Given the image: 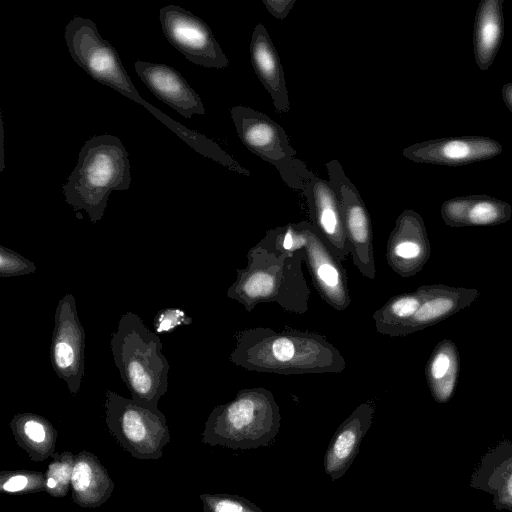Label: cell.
<instances>
[{
    "label": "cell",
    "instance_id": "1",
    "mask_svg": "<svg viewBox=\"0 0 512 512\" xmlns=\"http://www.w3.org/2000/svg\"><path fill=\"white\" fill-rule=\"evenodd\" d=\"M229 361L248 371L280 375L338 374L346 368L340 351L324 336L290 328L238 331Z\"/></svg>",
    "mask_w": 512,
    "mask_h": 512
},
{
    "label": "cell",
    "instance_id": "2",
    "mask_svg": "<svg viewBox=\"0 0 512 512\" xmlns=\"http://www.w3.org/2000/svg\"><path fill=\"white\" fill-rule=\"evenodd\" d=\"M303 250L283 251L259 241L248 250L247 265L236 270L227 296L251 312L259 303H276L283 310L305 314L310 288L302 270Z\"/></svg>",
    "mask_w": 512,
    "mask_h": 512
},
{
    "label": "cell",
    "instance_id": "3",
    "mask_svg": "<svg viewBox=\"0 0 512 512\" xmlns=\"http://www.w3.org/2000/svg\"><path fill=\"white\" fill-rule=\"evenodd\" d=\"M131 183L128 152L113 135L93 136L79 152L78 162L63 185L65 201L74 211L84 210L92 223L100 221L113 191Z\"/></svg>",
    "mask_w": 512,
    "mask_h": 512
},
{
    "label": "cell",
    "instance_id": "4",
    "mask_svg": "<svg viewBox=\"0 0 512 512\" xmlns=\"http://www.w3.org/2000/svg\"><path fill=\"white\" fill-rule=\"evenodd\" d=\"M110 347L120 377L131 398L142 404L158 407L168 390L170 365L162 353L160 336L150 330L142 318L124 313L111 334Z\"/></svg>",
    "mask_w": 512,
    "mask_h": 512
},
{
    "label": "cell",
    "instance_id": "5",
    "mask_svg": "<svg viewBox=\"0 0 512 512\" xmlns=\"http://www.w3.org/2000/svg\"><path fill=\"white\" fill-rule=\"evenodd\" d=\"M280 422V409L270 390L243 388L234 399L212 410L203 442L232 449H256L274 441Z\"/></svg>",
    "mask_w": 512,
    "mask_h": 512
},
{
    "label": "cell",
    "instance_id": "6",
    "mask_svg": "<svg viewBox=\"0 0 512 512\" xmlns=\"http://www.w3.org/2000/svg\"><path fill=\"white\" fill-rule=\"evenodd\" d=\"M261 241L283 251L303 250L313 285L322 300L337 311L349 307L351 296L346 271L311 222L270 229Z\"/></svg>",
    "mask_w": 512,
    "mask_h": 512
},
{
    "label": "cell",
    "instance_id": "7",
    "mask_svg": "<svg viewBox=\"0 0 512 512\" xmlns=\"http://www.w3.org/2000/svg\"><path fill=\"white\" fill-rule=\"evenodd\" d=\"M230 114L244 146L272 164L290 188L303 191L313 173L304 162L295 158L296 150L284 128L263 112L250 107L234 106Z\"/></svg>",
    "mask_w": 512,
    "mask_h": 512
},
{
    "label": "cell",
    "instance_id": "8",
    "mask_svg": "<svg viewBox=\"0 0 512 512\" xmlns=\"http://www.w3.org/2000/svg\"><path fill=\"white\" fill-rule=\"evenodd\" d=\"M105 419L119 443L138 458H158L169 442L166 418L158 407L106 391Z\"/></svg>",
    "mask_w": 512,
    "mask_h": 512
},
{
    "label": "cell",
    "instance_id": "9",
    "mask_svg": "<svg viewBox=\"0 0 512 512\" xmlns=\"http://www.w3.org/2000/svg\"><path fill=\"white\" fill-rule=\"evenodd\" d=\"M64 39L72 59L88 75L125 97L141 102L117 51L101 37L91 19L74 16L65 27Z\"/></svg>",
    "mask_w": 512,
    "mask_h": 512
},
{
    "label": "cell",
    "instance_id": "10",
    "mask_svg": "<svg viewBox=\"0 0 512 512\" xmlns=\"http://www.w3.org/2000/svg\"><path fill=\"white\" fill-rule=\"evenodd\" d=\"M325 167L328 181L339 202L352 262L364 277L373 280L376 268L370 214L359 191L346 176L340 162L332 159L325 164Z\"/></svg>",
    "mask_w": 512,
    "mask_h": 512
},
{
    "label": "cell",
    "instance_id": "11",
    "mask_svg": "<svg viewBox=\"0 0 512 512\" xmlns=\"http://www.w3.org/2000/svg\"><path fill=\"white\" fill-rule=\"evenodd\" d=\"M159 19L169 43L190 62L206 68H226L229 60L209 26L177 5L160 9Z\"/></svg>",
    "mask_w": 512,
    "mask_h": 512
},
{
    "label": "cell",
    "instance_id": "12",
    "mask_svg": "<svg viewBox=\"0 0 512 512\" xmlns=\"http://www.w3.org/2000/svg\"><path fill=\"white\" fill-rule=\"evenodd\" d=\"M85 331L80 322L73 294L58 302L50 345L51 365L72 394H77L84 375Z\"/></svg>",
    "mask_w": 512,
    "mask_h": 512
},
{
    "label": "cell",
    "instance_id": "13",
    "mask_svg": "<svg viewBox=\"0 0 512 512\" xmlns=\"http://www.w3.org/2000/svg\"><path fill=\"white\" fill-rule=\"evenodd\" d=\"M500 142L486 136L448 137L412 144L402 155L415 163L462 166L501 154Z\"/></svg>",
    "mask_w": 512,
    "mask_h": 512
},
{
    "label": "cell",
    "instance_id": "14",
    "mask_svg": "<svg viewBox=\"0 0 512 512\" xmlns=\"http://www.w3.org/2000/svg\"><path fill=\"white\" fill-rule=\"evenodd\" d=\"M431 254L424 220L419 213L405 209L396 219L386 247L389 267L401 277L422 270Z\"/></svg>",
    "mask_w": 512,
    "mask_h": 512
},
{
    "label": "cell",
    "instance_id": "15",
    "mask_svg": "<svg viewBox=\"0 0 512 512\" xmlns=\"http://www.w3.org/2000/svg\"><path fill=\"white\" fill-rule=\"evenodd\" d=\"M303 194L306 197L310 222L321 238L342 262L349 253L337 196L329 181L312 174Z\"/></svg>",
    "mask_w": 512,
    "mask_h": 512
},
{
    "label": "cell",
    "instance_id": "16",
    "mask_svg": "<svg viewBox=\"0 0 512 512\" xmlns=\"http://www.w3.org/2000/svg\"><path fill=\"white\" fill-rule=\"evenodd\" d=\"M134 68L149 90L184 118L205 114L200 96L174 68L141 60L135 62Z\"/></svg>",
    "mask_w": 512,
    "mask_h": 512
},
{
    "label": "cell",
    "instance_id": "17",
    "mask_svg": "<svg viewBox=\"0 0 512 512\" xmlns=\"http://www.w3.org/2000/svg\"><path fill=\"white\" fill-rule=\"evenodd\" d=\"M422 302L417 312L398 327L392 337H402L452 316L479 296L477 289L449 287L443 284L421 285Z\"/></svg>",
    "mask_w": 512,
    "mask_h": 512
},
{
    "label": "cell",
    "instance_id": "18",
    "mask_svg": "<svg viewBox=\"0 0 512 512\" xmlns=\"http://www.w3.org/2000/svg\"><path fill=\"white\" fill-rule=\"evenodd\" d=\"M375 405L360 404L339 426L325 455L324 469L332 480L339 479L356 457L360 443L370 428Z\"/></svg>",
    "mask_w": 512,
    "mask_h": 512
},
{
    "label": "cell",
    "instance_id": "19",
    "mask_svg": "<svg viewBox=\"0 0 512 512\" xmlns=\"http://www.w3.org/2000/svg\"><path fill=\"white\" fill-rule=\"evenodd\" d=\"M249 50L252 67L271 96L276 111L288 112L290 102L284 70L271 37L261 23L257 24L253 30Z\"/></svg>",
    "mask_w": 512,
    "mask_h": 512
},
{
    "label": "cell",
    "instance_id": "20",
    "mask_svg": "<svg viewBox=\"0 0 512 512\" xmlns=\"http://www.w3.org/2000/svg\"><path fill=\"white\" fill-rule=\"evenodd\" d=\"M440 214L445 224L454 228L495 226L511 219L512 207L488 195H468L444 201Z\"/></svg>",
    "mask_w": 512,
    "mask_h": 512
},
{
    "label": "cell",
    "instance_id": "21",
    "mask_svg": "<svg viewBox=\"0 0 512 512\" xmlns=\"http://www.w3.org/2000/svg\"><path fill=\"white\" fill-rule=\"evenodd\" d=\"M503 0H482L475 14L473 51L478 68L493 64L503 38Z\"/></svg>",
    "mask_w": 512,
    "mask_h": 512
},
{
    "label": "cell",
    "instance_id": "22",
    "mask_svg": "<svg viewBox=\"0 0 512 512\" xmlns=\"http://www.w3.org/2000/svg\"><path fill=\"white\" fill-rule=\"evenodd\" d=\"M459 374V353L450 340L439 342L427 361L425 375L433 398L445 403L453 395Z\"/></svg>",
    "mask_w": 512,
    "mask_h": 512
},
{
    "label": "cell",
    "instance_id": "23",
    "mask_svg": "<svg viewBox=\"0 0 512 512\" xmlns=\"http://www.w3.org/2000/svg\"><path fill=\"white\" fill-rule=\"evenodd\" d=\"M422 302L420 287L415 292L390 298L372 315L378 333L392 337L395 330L417 312Z\"/></svg>",
    "mask_w": 512,
    "mask_h": 512
},
{
    "label": "cell",
    "instance_id": "24",
    "mask_svg": "<svg viewBox=\"0 0 512 512\" xmlns=\"http://www.w3.org/2000/svg\"><path fill=\"white\" fill-rule=\"evenodd\" d=\"M11 428L16 439L28 447L41 445L48 447L55 435V431L47 420L29 413L15 415Z\"/></svg>",
    "mask_w": 512,
    "mask_h": 512
},
{
    "label": "cell",
    "instance_id": "25",
    "mask_svg": "<svg viewBox=\"0 0 512 512\" xmlns=\"http://www.w3.org/2000/svg\"><path fill=\"white\" fill-rule=\"evenodd\" d=\"M104 480V473L87 458L79 460L73 467L72 488L81 503H96V494L101 497L97 490H103Z\"/></svg>",
    "mask_w": 512,
    "mask_h": 512
},
{
    "label": "cell",
    "instance_id": "26",
    "mask_svg": "<svg viewBox=\"0 0 512 512\" xmlns=\"http://www.w3.org/2000/svg\"><path fill=\"white\" fill-rule=\"evenodd\" d=\"M205 512H262L248 500L234 495H202Z\"/></svg>",
    "mask_w": 512,
    "mask_h": 512
},
{
    "label": "cell",
    "instance_id": "27",
    "mask_svg": "<svg viewBox=\"0 0 512 512\" xmlns=\"http://www.w3.org/2000/svg\"><path fill=\"white\" fill-rule=\"evenodd\" d=\"M35 264L10 248L0 246V276L13 277L31 274Z\"/></svg>",
    "mask_w": 512,
    "mask_h": 512
},
{
    "label": "cell",
    "instance_id": "28",
    "mask_svg": "<svg viewBox=\"0 0 512 512\" xmlns=\"http://www.w3.org/2000/svg\"><path fill=\"white\" fill-rule=\"evenodd\" d=\"M192 321V317L181 308H165L154 318V332L158 335L170 333L180 326L190 325Z\"/></svg>",
    "mask_w": 512,
    "mask_h": 512
},
{
    "label": "cell",
    "instance_id": "29",
    "mask_svg": "<svg viewBox=\"0 0 512 512\" xmlns=\"http://www.w3.org/2000/svg\"><path fill=\"white\" fill-rule=\"evenodd\" d=\"M295 2V0H262L268 12L279 20L287 17Z\"/></svg>",
    "mask_w": 512,
    "mask_h": 512
},
{
    "label": "cell",
    "instance_id": "30",
    "mask_svg": "<svg viewBox=\"0 0 512 512\" xmlns=\"http://www.w3.org/2000/svg\"><path fill=\"white\" fill-rule=\"evenodd\" d=\"M29 479L25 475H14L8 478L3 484L2 489L7 492H18L28 486Z\"/></svg>",
    "mask_w": 512,
    "mask_h": 512
},
{
    "label": "cell",
    "instance_id": "31",
    "mask_svg": "<svg viewBox=\"0 0 512 512\" xmlns=\"http://www.w3.org/2000/svg\"><path fill=\"white\" fill-rule=\"evenodd\" d=\"M502 98L506 107L512 113V82L507 83L502 87Z\"/></svg>",
    "mask_w": 512,
    "mask_h": 512
},
{
    "label": "cell",
    "instance_id": "32",
    "mask_svg": "<svg viewBox=\"0 0 512 512\" xmlns=\"http://www.w3.org/2000/svg\"><path fill=\"white\" fill-rule=\"evenodd\" d=\"M46 484L48 488L53 489L57 486V481L53 477H49Z\"/></svg>",
    "mask_w": 512,
    "mask_h": 512
}]
</instances>
